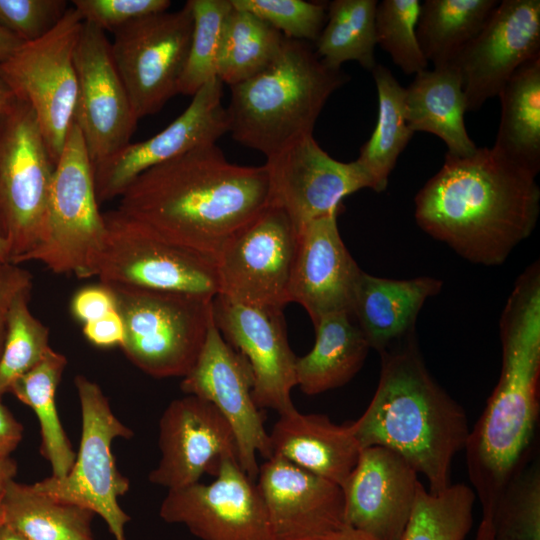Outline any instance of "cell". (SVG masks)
Wrapping results in <instances>:
<instances>
[{
  "label": "cell",
  "instance_id": "obj_47",
  "mask_svg": "<svg viewBox=\"0 0 540 540\" xmlns=\"http://www.w3.org/2000/svg\"><path fill=\"white\" fill-rule=\"evenodd\" d=\"M23 438V426L8 408L0 396V456L9 457Z\"/></svg>",
  "mask_w": 540,
  "mask_h": 540
},
{
  "label": "cell",
  "instance_id": "obj_4",
  "mask_svg": "<svg viewBox=\"0 0 540 540\" xmlns=\"http://www.w3.org/2000/svg\"><path fill=\"white\" fill-rule=\"evenodd\" d=\"M381 355L375 393L363 414L351 422L361 449L388 448L428 481L436 494L451 485L454 456L464 450L470 429L464 408L432 377L415 332Z\"/></svg>",
  "mask_w": 540,
  "mask_h": 540
},
{
  "label": "cell",
  "instance_id": "obj_40",
  "mask_svg": "<svg viewBox=\"0 0 540 540\" xmlns=\"http://www.w3.org/2000/svg\"><path fill=\"white\" fill-rule=\"evenodd\" d=\"M420 8L419 0H383L376 7L377 45L407 75L428 66L416 33Z\"/></svg>",
  "mask_w": 540,
  "mask_h": 540
},
{
  "label": "cell",
  "instance_id": "obj_32",
  "mask_svg": "<svg viewBox=\"0 0 540 540\" xmlns=\"http://www.w3.org/2000/svg\"><path fill=\"white\" fill-rule=\"evenodd\" d=\"M372 75L378 95L377 122L372 135L360 148L356 161L368 174L371 189L382 192L414 132L406 120L405 88L381 64L375 66Z\"/></svg>",
  "mask_w": 540,
  "mask_h": 540
},
{
  "label": "cell",
  "instance_id": "obj_27",
  "mask_svg": "<svg viewBox=\"0 0 540 540\" xmlns=\"http://www.w3.org/2000/svg\"><path fill=\"white\" fill-rule=\"evenodd\" d=\"M467 111L462 80L453 66L425 69L405 88V112L409 128L439 137L447 154L465 157L477 150L468 135L464 114Z\"/></svg>",
  "mask_w": 540,
  "mask_h": 540
},
{
  "label": "cell",
  "instance_id": "obj_52",
  "mask_svg": "<svg viewBox=\"0 0 540 540\" xmlns=\"http://www.w3.org/2000/svg\"><path fill=\"white\" fill-rule=\"evenodd\" d=\"M0 540H28L5 523L0 526Z\"/></svg>",
  "mask_w": 540,
  "mask_h": 540
},
{
  "label": "cell",
  "instance_id": "obj_14",
  "mask_svg": "<svg viewBox=\"0 0 540 540\" xmlns=\"http://www.w3.org/2000/svg\"><path fill=\"white\" fill-rule=\"evenodd\" d=\"M254 378L243 355L222 337L215 322L208 330L202 350L180 388L213 404L231 426L236 438L238 460L245 474L256 481L257 455L271 458L269 433L264 415L252 396Z\"/></svg>",
  "mask_w": 540,
  "mask_h": 540
},
{
  "label": "cell",
  "instance_id": "obj_21",
  "mask_svg": "<svg viewBox=\"0 0 540 540\" xmlns=\"http://www.w3.org/2000/svg\"><path fill=\"white\" fill-rule=\"evenodd\" d=\"M214 322L225 341L248 361L254 378L252 396L259 409L279 414L295 409V364L282 309L213 300Z\"/></svg>",
  "mask_w": 540,
  "mask_h": 540
},
{
  "label": "cell",
  "instance_id": "obj_29",
  "mask_svg": "<svg viewBox=\"0 0 540 540\" xmlns=\"http://www.w3.org/2000/svg\"><path fill=\"white\" fill-rule=\"evenodd\" d=\"M501 117L493 147L540 171V56L520 66L498 94Z\"/></svg>",
  "mask_w": 540,
  "mask_h": 540
},
{
  "label": "cell",
  "instance_id": "obj_28",
  "mask_svg": "<svg viewBox=\"0 0 540 540\" xmlns=\"http://www.w3.org/2000/svg\"><path fill=\"white\" fill-rule=\"evenodd\" d=\"M313 348L295 364L296 386L317 395L348 383L361 369L371 349L351 315L335 313L315 325Z\"/></svg>",
  "mask_w": 540,
  "mask_h": 540
},
{
  "label": "cell",
  "instance_id": "obj_45",
  "mask_svg": "<svg viewBox=\"0 0 540 540\" xmlns=\"http://www.w3.org/2000/svg\"><path fill=\"white\" fill-rule=\"evenodd\" d=\"M31 273L12 262H0V356L3 350L9 309L14 300L32 290Z\"/></svg>",
  "mask_w": 540,
  "mask_h": 540
},
{
  "label": "cell",
  "instance_id": "obj_51",
  "mask_svg": "<svg viewBox=\"0 0 540 540\" xmlns=\"http://www.w3.org/2000/svg\"><path fill=\"white\" fill-rule=\"evenodd\" d=\"M15 100V96L0 78V114L4 112Z\"/></svg>",
  "mask_w": 540,
  "mask_h": 540
},
{
  "label": "cell",
  "instance_id": "obj_31",
  "mask_svg": "<svg viewBox=\"0 0 540 540\" xmlns=\"http://www.w3.org/2000/svg\"><path fill=\"white\" fill-rule=\"evenodd\" d=\"M67 358L50 348L31 370L18 377L9 392L36 414L41 434V455L50 463L52 475L64 477L71 470L76 453L62 426L56 408V391Z\"/></svg>",
  "mask_w": 540,
  "mask_h": 540
},
{
  "label": "cell",
  "instance_id": "obj_41",
  "mask_svg": "<svg viewBox=\"0 0 540 540\" xmlns=\"http://www.w3.org/2000/svg\"><path fill=\"white\" fill-rule=\"evenodd\" d=\"M233 7L267 22L284 37L316 41L327 17L326 5L304 0H231Z\"/></svg>",
  "mask_w": 540,
  "mask_h": 540
},
{
  "label": "cell",
  "instance_id": "obj_13",
  "mask_svg": "<svg viewBox=\"0 0 540 540\" xmlns=\"http://www.w3.org/2000/svg\"><path fill=\"white\" fill-rule=\"evenodd\" d=\"M297 238L288 215L270 204L216 259L217 296L235 303L283 310L290 303Z\"/></svg>",
  "mask_w": 540,
  "mask_h": 540
},
{
  "label": "cell",
  "instance_id": "obj_5",
  "mask_svg": "<svg viewBox=\"0 0 540 540\" xmlns=\"http://www.w3.org/2000/svg\"><path fill=\"white\" fill-rule=\"evenodd\" d=\"M349 80L327 67L306 41L286 38L275 59L230 86L228 132L238 143L274 155L311 135L329 97Z\"/></svg>",
  "mask_w": 540,
  "mask_h": 540
},
{
  "label": "cell",
  "instance_id": "obj_6",
  "mask_svg": "<svg viewBox=\"0 0 540 540\" xmlns=\"http://www.w3.org/2000/svg\"><path fill=\"white\" fill-rule=\"evenodd\" d=\"M107 286L123 321L120 348L126 358L151 377L183 378L194 366L214 322V298Z\"/></svg>",
  "mask_w": 540,
  "mask_h": 540
},
{
  "label": "cell",
  "instance_id": "obj_24",
  "mask_svg": "<svg viewBox=\"0 0 540 540\" xmlns=\"http://www.w3.org/2000/svg\"><path fill=\"white\" fill-rule=\"evenodd\" d=\"M337 216L317 218L298 232L289 298L303 306L313 325L330 314H352L362 273L341 238Z\"/></svg>",
  "mask_w": 540,
  "mask_h": 540
},
{
  "label": "cell",
  "instance_id": "obj_7",
  "mask_svg": "<svg viewBox=\"0 0 540 540\" xmlns=\"http://www.w3.org/2000/svg\"><path fill=\"white\" fill-rule=\"evenodd\" d=\"M55 166L35 113L15 98L0 114V236L14 264L44 238Z\"/></svg>",
  "mask_w": 540,
  "mask_h": 540
},
{
  "label": "cell",
  "instance_id": "obj_1",
  "mask_svg": "<svg viewBox=\"0 0 540 540\" xmlns=\"http://www.w3.org/2000/svg\"><path fill=\"white\" fill-rule=\"evenodd\" d=\"M270 206L265 165L230 163L216 143L140 174L118 210L160 237L215 260Z\"/></svg>",
  "mask_w": 540,
  "mask_h": 540
},
{
  "label": "cell",
  "instance_id": "obj_17",
  "mask_svg": "<svg viewBox=\"0 0 540 540\" xmlns=\"http://www.w3.org/2000/svg\"><path fill=\"white\" fill-rule=\"evenodd\" d=\"M74 65L77 98L73 121L95 165L131 142L138 119L103 30L84 22Z\"/></svg>",
  "mask_w": 540,
  "mask_h": 540
},
{
  "label": "cell",
  "instance_id": "obj_36",
  "mask_svg": "<svg viewBox=\"0 0 540 540\" xmlns=\"http://www.w3.org/2000/svg\"><path fill=\"white\" fill-rule=\"evenodd\" d=\"M475 501L473 489L465 484L433 494L421 483L400 540H464L472 528Z\"/></svg>",
  "mask_w": 540,
  "mask_h": 540
},
{
  "label": "cell",
  "instance_id": "obj_9",
  "mask_svg": "<svg viewBox=\"0 0 540 540\" xmlns=\"http://www.w3.org/2000/svg\"><path fill=\"white\" fill-rule=\"evenodd\" d=\"M103 217L105 238L92 271L101 283L208 298L219 294L211 257L160 237L118 209Z\"/></svg>",
  "mask_w": 540,
  "mask_h": 540
},
{
  "label": "cell",
  "instance_id": "obj_16",
  "mask_svg": "<svg viewBox=\"0 0 540 540\" xmlns=\"http://www.w3.org/2000/svg\"><path fill=\"white\" fill-rule=\"evenodd\" d=\"M270 204L281 208L297 233L307 223L339 213L342 201L371 180L361 165L332 158L315 141L304 136L284 150L267 157Z\"/></svg>",
  "mask_w": 540,
  "mask_h": 540
},
{
  "label": "cell",
  "instance_id": "obj_50",
  "mask_svg": "<svg viewBox=\"0 0 540 540\" xmlns=\"http://www.w3.org/2000/svg\"><path fill=\"white\" fill-rule=\"evenodd\" d=\"M17 473V463L10 456H0V494H2L7 485L14 480Z\"/></svg>",
  "mask_w": 540,
  "mask_h": 540
},
{
  "label": "cell",
  "instance_id": "obj_46",
  "mask_svg": "<svg viewBox=\"0 0 540 540\" xmlns=\"http://www.w3.org/2000/svg\"><path fill=\"white\" fill-rule=\"evenodd\" d=\"M82 331L91 344L101 348L121 347L124 341V325L118 310L83 324Z\"/></svg>",
  "mask_w": 540,
  "mask_h": 540
},
{
  "label": "cell",
  "instance_id": "obj_23",
  "mask_svg": "<svg viewBox=\"0 0 540 540\" xmlns=\"http://www.w3.org/2000/svg\"><path fill=\"white\" fill-rule=\"evenodd\" d=\"M421 482L418 473L396 452L370 446L342 486L346 526L379 540H400Z\"/></svg>",
  "mask_w": 540,
  "mask_h": 540
},
{
  "label": "cell",
  "instance_id": "obj_22",
  "mask_svg": "<svg viewBox=\"0 0 540 540\" xmlns=\"http://www.w3.org/2000/svg\"><path fill=\"white\" fill-rule=\"evenodd\" d=\"M255 482L277 540H320L346 526L342 487L330 480L272 456Z\"/></svg>",
  "mask_w": 540,
  "mask_h": 540
},
{
  "label": "cell",
  "instance_id": "obj_35",
  "mask_svg": "<svg viewBox=\"0 0 540 540\" xmlns=\"http://www.w3.org/2000/svg\"><path fill=\"white\" fill-rule=\"evenodd\" d=\"M376 0H334L327 6V23L315 41V53L329 68L348 61L371 71L375 60Z\"/></svg>",
  "mask_w": 540,
  "mask_h": 540
},
{
  "label": "cell",
  "instance_id": "obj_44",
  "mask_svg": "<svg viewBox=\"0 0 540 540\" xmlns=\"http://www.w3.org/2000/svg\"><path fill=\"white\" fill-rule=\"evenodd\" d=\"M117 310L114 294L103 283L83 287L71 299L70 311L83 324L95 321Z\"/></svg>",
  "mask_w": 540,
  "mask_h": 540
},
{
  "label": "cell",
  "instance_id": "obj_25",
  "mask_svg": "<svg viewBox=\"0 0 540 540\" xmlns=\"http://www.w3.org/2000/svg\"><path fill=\"white\" fill-rule=\"evenodd\" d=\"M269 439L272 456L282 457L341 487L362 450L351 422L339 425L327 415L303 414L296 408L279 414Z\"/></svg>",
  "mask_w": 540,
  "mask_h": 540
},
{
  "label": "cell",
  "instance_id": "obj_49",
  "mask_svg": "<svg viewBox=\"0 0 540 540\" xmlns=\"http://www.w3.org/2000/svg\"><path fill=\"white\" fill-rule=\"evenodd\" d=\"M320 540H379L374 536L357 530L355 528L344 526L341 529L334 531Z\"/></svg>",
  "mask_w": 540,
  "mask_h": 540
},
{
  "label": "cell",
  "instance_id": "obj_15",
  "mask_svg": "<svg viewBox=\"0 0 540 540\" xmlns=\"http://www.w3.org/2000/svg\"><path fill=\"white\" fill-rule=\"evenodd\" d=\"M159 515L201 540H277L256 482L232 458L213 482L169 490Z\"/></svg>",
  "mask_w": 540,
  "mask_h": 540
},
{
  "label": "cell",
  "instance_id": "obj_12",
  "mask_svg": "<svg viewBox=\"0 0 540 540\" xmlns=\"http://www.w3.org/2000/svg\"><path fill=\"white\" fill-rule=\"evenodd\" d=\"M193 15L186 4L135 19L118 28L111 54L139 120L178 94L191 44Z\"/></svg>",
  "mask_w": 540,
  "mask_h": 540
},
{
  "label": "cell",
  "instance_id": "obj_2",
  "mask_svg": "<svg viewBox=\"0 0 540 540\" xmlns=\"http://www.w3.org/2000/svg\"><path fill=\"white\" fill-rule=\"evenodd\" d=\"M501 372L464 450L480 527L490 524L507 489L529 463L539 418L540 266L518 277L500 319Z\"/></svg>",
  "mask_w": 540,
  "mask_h": 540
},
{
  "label": "cell",
  "instance_id": "obj_37",
  "mask_svg": "<svg viewBox=\"0 0 540 540\" xmlns=\"http://www.w3.org/2000/svg\"><path fill=\"white\" fill-rule=\"evenodd\" d=\"M30 294L18 296L8 312L0 356V396L9 392L12 383L35 367L51 348L48 327L29 308Z\"/></svg>",
  "mask_w": 540,
  "mask_h": 540
},
{
  "label": "cell",
  "instance_id": "obj_10",
  "mask_svg": "<svg viewBox=\"0 0 540 540\" xmlns=\"http://www.w3.org/2000/svg\"><path fill=\"white\" fill-rule=\"evenodd\" d=\"M82 418L79 450L71 470L61 478H44L33 487L46 495L93 511L101 516L115 540H126L130 517L118 499L130 483L117 468L112 453L116 438L130 439L133 431L113 413L100 386L84 375L74 380Z\"/></svg>",
  "mask_w": 540,
  "mask_h": 540
},
{
  "label": "cell",
  "instance_id": "obj_18",
  "mask_svg": "<svg viewBox=\"0 0 540 540\" xmlns=\"http://www.w3.org/2000/svg\"><path fill=\"white\" fill-rule=\"evenodd\" d=\"M540 56V1H499L479 33L459 53L467 111L498 96L512 74Z\"/></svg>",
  "mask_w": 540,
  "mask_h": 540
},
{
  "label": "cell",
  "instance_id": "obj_48",
  "mask_svg": "<svg viewBox=\"0 0 540 540\" xmlns=\"http://www.w3.org/2000/svg\"><path fill=\"white\" fill-rule=\"evenodd\" d=\"M24 43L0 26V62L8 59Z\"/></svg>",
  "mask_w": 540,
  "mask_h": 540
},
{
  "label": "cell",
  "instance_id": "obj_11",
  "mask_svg": "<svg viewBox=\"0 0 540 540\" xmlns=\"http://www.w3.org/2000/svg\"><path fill=\"white\" fill-rule=\"evenodd\" d=\"M83 24L71 6L49 33L24 43L0 62V78L35 113L55 164L73 122L77 98L74 54Z\"/></svg>",
  "mask_w": 540,
  "mask_h": 540
},
{
  "label": "cell",
  "instance_id": "obj_38",
  "mask_svg": "<svg viewBox=\"0 0 540 540\" xmlns=\"http://www.w3.org/2000/svg\"><path fill=\"white\" fill-rule=\"evenodd\" d=\"M540 540V467L534 460L507 489L490 524L478 527L476 537Z\"/></svg>",
  "mask_w": 540,
  "mask_h": 540
},
{
  "label": "cell",
  "instance_id": "obj_26",
  "mask_svg": "<svg viewBox=\"0 0 540 540\" xmlns=\"http://www.w3.org/2000/svg\"><path fill=\"white\" fill-rule=\"evenodd\" d=\"M442 286L441 280L429 276L397 280L362 271L351 316L370 348L381 353L415 332L422 306Z\"/></svg>",
  "mask_w": 540,
  "mask_h": 540
},
{
  "label": "cell",
  "instance_id": "obj_43",
  "mask_svg": "<svg viewBox=\"0 0 540 540\" xmlns=\"http://www.w3.org/2000/svg\"><path fill=\"white\" fill-rule=\"evenodd\" d=\"M72 7L84 22L104 32H114L127 23L169 9L168 0H74Z\"/></svg>",
  "mask_w": 540,
  "mask_h": 540
},
{
  "label": "cell",
  "instance_id": "obj_19",
  "mask_svg": "<svg viewBox=\"0 0 540 540\" xmlns=\"http://www.w3.org/2000/svg\"><path fill=\"white\" fill-rule=\"evenodd\" d=\"M161 458L148 480L169 490L216 476L222 462L238 460V448L227 420L210 402L186 395L174 399L159 421Z\"/></svg>",
  "mask_w": 540,
  "mask_h": 540
},
{
  "label": "cell",
  "instance_id": "obj_55",
  "mask_svg": "<svg viewBox=\"0 0 540 540\" xmlns=\"http://www.w3.org/2000/svg\"><path fill=\"white\" fill-rule=\"evenodd\" d=\"M476 540H507V539L491 536V537L476 538Z\"/></svg>",
  "mask_w": 540,
  "mask_h": 540
},
{
  "label": "cell",
  "instance_id": "obj_39",
  "mask_svg": "<svg viewBox=\"0 0 540 540\" xmlns=\"http://www.w3.org/2000/svg\"><path fill=\"white\" fill-rule=\"evenodd\" d=\"M193 31L178 93L194 95L216 76V59L224 21L232 9L231 0H189Z\"/></svg>",
  "mask_w": 540,
  "mask_h": 540
},
{
  "label": "cell",
  "instance_id": "obj_33",
  "mask_svg": "<svg viewBox=\"0 0 540 540\" xmlns=\"http://www.w3.org/2000/svg\"><path fill=\"white\" fill-rule=\"evenodd\" d=\"M497 0H426L421 4L417 39L433 68L453 64L483 28Z\"/></svg>",
  "mask_w": 540,
  "mask_h": 540
},
{
  "label": "cell",
  "instance_id": "obj_8",
  "mask_svg": "<svg viewBox=\"0 0 540 540\" xmlns=\"http://www.w3.org/2000/svg\"><path fill=\"white\" fill-rule=\"evenodd\" d=\"M99 204L93 163L73 121L53 174L44 238L21 263L37 261L56 274L92 277L106 231Z\"/></svg>",
  "mask_w": 540,
  "mask_h": 540
},
{
  "label": "cell",
  "instance_id": "obj_20",
  "mask_svg": "<svg viewBox=\"0 0 540 540\" xmlns=\"http://www.w3.org/2000/svg\"><path fill=\"white\" fill-rule=\"evenodd\" d=\"M223 83L208 81L189 106L165 129L140 142H130L108 158L93 165L99 203L119 198L143 172L198 146L216 143L229 130L222 106Z\"/></svg>",
  "mask_w": 540,
  "mask_h": 540
},
{
  "label": "cell",
  "instance_id": "obj_34",
  "mask_svg": "<svg viewBox=\"0 0 540 540\" xmlns=\"http://www.w3.org/2000/svg\"><path fill=\"white\" fill-rule=\"evenodd\" d=\"M284 39L264 20L232 5L221 32L217 78L233 86L255 76L275 59Z\"/></svg>",
  "mask_w": 540,
  "mask_h": 540
},
{
  "label": "cell",
  "instance_id": "obj_42",
  "mask_svg": "<svg viewBox=\"0 0 540 540\" xmlns=\"http://www.w3.org/2000/svg\"><path fill=\"white\" fill-rule=\"evenodd\" d=\"M69 9L65 0H0V26L23 43L49 33Z\"/></svg>",
  "mask_w": 540,
  "mask_h": 540
},
{
  "label": "cell",
  "instance_id": "obj_3",
  "mask_svg": "<svg viewBox=\"0 0 540 540\" xmlns=\"http://www.w3.org/2000/svg\"><path fill=\"white\" fill-rule=\"evenodd\" d=\"M536 176L493 146L465 157L446 153L415 196L416 222L472 263L502 264L536 227Z\"/></svg>",
  "mask_w": 540,
  "mask_h": 540
},
{
  "label": "cell",
  "instance_id": "obj_53",
  "mask_svg": "<svg viewBox=\"0 0 540 540\" xmlns=\"http://www.w3.org/2000/svg\"><path fill=\"white\" fill-rule=\"evenodd\" d=\"M0 262H11L6 243L0 236Z\"/></svg>",
  "mask_w": 540,
  "mask_h": 540
},
{
  "label": "cell",
  "instance_id": "obj_30",
  "mask_svg": "<svg viewBox=\"0 0 540 540\" xmlns=\"http://www.w3.org/2000/svg\"><path fill=\"white\" fill-rule=\"evenodd\" d=\"M4 523L28 540H95L96 514L12 480L2 496Z\"/></svg>",
  "mask_w": 540,
  "mask_h": 540
},
{
  "label": "cell",
  "instance_id": "obj_54",
  "mask_svg": "<svg viewBox=\"0 0 540 540\" xmlns=\"http://www.w3.org/2000/svg\"><path fill=\"white\" fill-rule=\"evenodd\" d=\"M2 496H3V493L0 494V526L4 524V510H3V504H2Z\"/></svg>",
  "mask_w": 540,
  "mask_h": 540
}]
</instances>
